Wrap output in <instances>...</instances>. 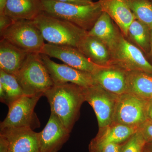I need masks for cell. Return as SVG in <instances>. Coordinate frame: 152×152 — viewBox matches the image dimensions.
I'll list each match as a JSON object with an SVG mask.
<instances>
[{"label": "cell", "instance_id": "obj_1", "mask_svg": "<svg viewBox=\"0 0 152 152\" xmlns=\"http://www.w3.org/2000/svg\"><path fill=\"white\" fill-rule=\"evenodd\" d=\"M83 88L71 83L59 84H54L44 94L50 104L51 113L70 132L85 101Z\"/></svg>", "mask_w": 152, "mask_h": 152}, {"label": "cell", "instance_id": "obj_2", "mask_svg": "<svg viewBox=\"0 0 152 152\" xmlns=\"http://www.w3.org/2000/svg\"><path fill=\"white\" fill-rule=\"evenodd\" d=\"M48 43L78 48L88 32L70 23L43 12L32 20Z\"/></svg>", "mask_w": 152, "mask_h": 152}, {"label": "cell", "instance_id": "obj_3", "mask_svg": "<svg viewBox=\"0 0 152 152\" xmlns=\"http://www.w3.org/2000/svg\"><path fill=\"white\" fill-rule=\"evenodd\" d=\"M44 12L70 22L89 31L102 12L99 1L88 5H76L54 0H42Z\"/></svg>", "mask_w": 152, "mask_h": 152}, {"label": "cell", "instance_id": "obj_4", "mask_svg": "<svg viewBox=\"0 0 152 152\" xmlns=\"http://www.w3.org/2000/svg\"><path fill=\"white\" fill-rule=\"evenodd\" d=\"M15 76L24 95L26 96H44L45 92L54 85L40 53H29Z\"/></svg>", "mask_w": 152, "mask_h": 152}, {"label": "cell", "instance_id": "obj_5", "mask_svg": "<svg viewBox=\"0 0 152 152\" xmlns=\"http://www.w3.org/2000/svg\"><path fill=\"white\" fill-rule=\"evenodd\" d=\"M43 96L23 95L10 104L7 117L0 124V131L23 128L34 130L39 127L40 123L34 109Z\"/></svg>", "mask_w": 152, "mask_h": 152}, {"label": "cell", "instance_id": "obj_6", "mask_svg": "<svg viewBox=\"0 0 152 152\" xmlns=\"http://www.w3.org/2000/svg\"><path fill=\"white\" fill-rule=\"evenodd\" d=\"M1 39H4L23 50L31 53H41L45 45L40 31L32 20H15L1 33Z\"/></svg>", "mask_w": 152, "mask_h": 152}, {"label": "cell", "instance_id": "obj_7", "mask_svg": "<svg viewBox=\"0 0 152 152\" xmlns=\"http://www.w3.org/2000/svg\"><path fill=\"white\" fill-rule=\"evenodd\" d=\"M148 100L127 93L119 95L117 101L113 124L139 128L148 120Z\"/></svg>", "mask_w": 152, "mask_h": 152}, {"label": "cell", "instance_id": "obj_8", "mask_svg": "<svg viewBox=\"0 0 152 152\" xmlns=\"http://www.w3.org/2000/svg\"><path fill=\"white\" fill-rule=\"evenodd\" d=\"M83 91L85 101L94 111L99 129H104L111 125L119 95L108 91L97 84L84 88Z\"/></svg>", "mask_w": 152, "mask_h": 152}, {"label": "cell", "instance_id": "obj_9", "mask_svg": "<svg viewBox=\"0 0 152 152\" xmlns=\"http://www.w3.org/2000/svg\"><path fill=\"white\" fill-rule=\"evenodd\" d=\"M112 65H116L127 72L138 71L152 75V65L142 51L120 34L114 50L111 53Z\"/></svg>", "mask_w": 152, "mask_h": 152}, {"label": "cell", "instance_id": "obj_10", "mask_svg": "<svg viewBox=\"0 0 152 152\" xmlns=\"http://www.w3.org/2000/svg\"><path fill=\"white\" fill-rule=\"evenodd\" d=\"M41 53L58 59L70 66L92 75L101 69L108 66L95 64L77 48L70 46L45 44Z\"/></svg>", "mask_w": 152, "mask_h": 152}, {"label": "cell", "instance_id": "obj_11", "mask_svg": "<svg viewBox=\"0 0 152 152\" xmlns=\"http://www.w3.org/2000/svg\"><path fill=\"white\" fill-rule=\"evenodd\" d=\"M40 55L54 84L71 83L86 88L96 84L92 74L66 64H57L47 55Z\"/></svg>", "mask_w": 152, "mask_h": 152}, {"label": "cell", "instance_id": "obj_12", "mask_svg": "<svg viewBox=\"0 0 152 152\" xmlns=\"http://www.w3.org/2000/svg\"><path fill=\"white\" fill-rule=\"evenodd\" d=\"M70 132L53 113L45 127L38 133L41 152H58L66 142Z\"/></svg>", "mask_w": 152, "mask_h": 152}, {"label": "cell", "instance_id": "obj_13", "mask_svg": "<svg viewBox=\"0 0 152 152\" xmlns=\"http://www.w3.org/2000/svg\"><path fill=\"white\" fill-rule=\"evenodd\" d=\"M139 129L120 124H112L104 129H100L98 134L90 142L89 152H99L109 144L123 143L138 132Z\"/></svg>", "mask_w": 152, "mask_h": 152}, {"label": "cell", "instance_id": "obj_14", "mask_svg": "<svg viewBox=\"0 0 152 152\" xmlns=\"http://www.w3.org/2000/svg\"><path fill=\"white\" fill-rule=\"evenodd\" d=\"M7 139L8 152H41L38 133L30 128H23L0 131Z\"/></svg>", "mask_w": 152, "mask_h": 152}, {"label": "cell", "instance_id": "obj_15", "mask_svg": "<svg viewBox=\"0 0 152 152\" xmlns=\"http://www.w3.org/2000/svg\"><path fill=\"white\" fill-rule=\"evenodd\" d=\"M93 75L96 83L118 95L127 93V71L117 66H108Z\"/></svg>", "mask_w": 152, "mask_h": 152}, {"label": "cell", "instance_id": "obj_16", "mask_svg": "<svg viewBox=\"0 0 152 152\" xmlns=\"http://www.w3.org/2000/svg\"><path fill=\"white\" fill-rule=\"evenodd\" d=\"M102 12L109 15L120 28L123 35L127 37L128 30L135 17L128 0H99Z\"/></svg>", "mask_w": 152, "mask_h": 152}, {"label": "cell", "instance_id": "obj_17", "mask_svg": "<svg viewBox=\"0 0 152 152\" xmlns=\"http://www.w3.org/2000/svg\"><path fill=\"white\" fill-rule=\"evenodd\" d=\"M28 54L7 40L1 39L0 70L15 75Z\"/></svg>", "mask_w": 152, "mask_h": 152}, {"label": "cell", "instance_id": "obj_18", "mask_svg": "<svg viewBox=\"0 0 152 152\" xmlns=\"http://www.w3.org/2000/svg\"><path fill=\"white\" fill-rule=\"evenodd\" d=\"M43 12L42 0H7L4 14L14 20H33Z\"/></svg>", "mask_w": 152, "mask_h": 152}, {"label": "cell", "instance_id": "obj_19", "mask_svg": "<svg viewBox=\"0 0 152 152\" xmlns=\"http://www.w3.org/2000/svg\"><path fill=\"white\" fill-rule=\"evenodd\" d=\"M120 33L114 26L108 15L102 12L94 26L88 32V35L97 38L107 47L110 53L114 50L118 40Z\"/></svg>", "mask_w": 152, "mask_h": 152}, {"label": "cell", "instance_id": "obj_20", "mask_svg": "<svg viewBox=\"0 0 152 152\" xmlns=\"http://www.w3.org/2000/svg\"><path fill=\"white\" fill-rule=\"evenodd\" d=\"M78 49L95 64L102 66H112L111 55L109 49L97 38L88 35Z\"/></svg>", "mask_w": 152, "mask_h": 152}, {"label": "cell", "instance_id": "obj_21", "mask_svg": "<svg viewBox=\"0 0 152 152\" xmlns=\"http://www.w3.org/2000/svg\"><path fill=\"white\" fill-rule=\"evenodd\" d=\"M127 93L149 100L152 99V75L142 72H127Z\"/></svg>", "mask_w": 152, "mask_h": 152}, {"label": "cell", "instance_id": "obj_22", "mask_svg": "<svg viewBox=\"0 0 152 152\" xmlns=\"http://www.w3.org/2000/svg\"><path fill=\"white\" fill-rule=\"evenodd\" d=\"M15 77L0 70V99L8 106L23 96Z\"/></svg>", "mask_w": 152, "mask_h": 152}, {"label": "cell", "instance_id": "obj_23", "mask_svg": "<svg viewBox=\"0 0 152 152\" xmlns=\"http://www.w3.org/2000/svg\"><path fill=\"white\" fill-rule=\"evenodd\" d=\"M150 30L145 25L136 18L132 22L128 30V36L145 52L150 49Z\"/></svg>", "mask_w": 152, "mask_h": 152}, {"label": "cell", "instance_id": "obj_24", "mask_svg": "<svg viewBox=\"0 0 152 152\" xmlns=\"http://www.w3.org/2000/svg\"><path fill=\"white\" fill-rule=\"evenodd\" d=\"M136 19L152 30V2L150 0H128Z\"/></svg>", "mask_w": 152, "mask_h": 152}, {"label": "cell", "instance_id": "obj_25", "mask_svg": "<svg viewBox=\"0 0 152 152\" xmlns=\"http://www.w3.org/2000/svg\"><path fill=\"white\" fill-rule=\"evenodd\" d=\"M147 143L138 130L126 141L120 144L119 152H143Z\"/></svg>", "mask_w": 152, "mask_h": 152}, {"label": "cell", "instance_id": "obj_26", "mask_svg": "<svg viewBox=\"0 0 152 152\" xmlns=\"http://www.w3.org/2000/svg\"><path fill=\"white\" fill-rule=\"evenodd\" d=\"M139 131L142 133L147 143L152 142V122L147 120L139 127Z\"/></svg>", "mask_w": 152, "mask_h": 152}, {"label": "cell", "instance_id": "obj_27", "mask_svg": "<svg viewBox=\"0 0 152 152\" xmlns=\"http://www.w3.org/2000/svg\"><path fill=\"white\" fill-rule=\"evenodd\" d=\"M14 21L10 17L5 14L0 15V33L10 26Z\"/></svg>", "mask_w": 152, "mask_h": 152}, {"label": "cell", "instance_id": "obj_28", "mask_svg": "<svg viewBox=\"0 0 152 152\" xmlns=\"http://www.w3.org/2000/svg\"><path fill=\"white\" fill-rule=\"evenodd\" d=\"M57 1L61 2L76 5H88L91 4L94 2L93 0H54Z\"/></svg>", "mask_w": 152, "mask_h": 152}, {"label": "cell", "instance_id": "obj_29", "mask_svg": "<svg viewBox=\"0 0 152 152\" xmlns=\"http://www.w3.org/2000/svg\"><path fill=\"white\" fill-rule=\"evenodd\" d=\"M120 144H110L104 147L99 152H119Z\"/></svg>", "mask_w": 152, "mask_h": 152}, {"label": "cell", "instance_id": "obj_30", "mask_svg": "<svg viewBox=\"0 0 152 152\" xmlns=\"http://www.w3.org/2000/svg\"><path fill=\"white\" fill-rule=\"evenodd\" d=\"M9 142L4 136L0 134V152H8Z\"/></svg>", "mask_w": 152, "mask_h": 152}, {"label": "cell", "instance_id": "obj_31", "mask_svg": "<svg viewBox=\"0 0 152 152\" xmlns=\"http://www.w3.org/2000/svg\"><path fill=\"white\" fill-rule=\"evenodd\" d=\"M147 116L148 120L152 122V99L148 100L147 107Z\"/></svg>", "mask_w": 152, "mask_h": 152}, {"label": "cell", "instance_id": "obj_32", "mask_svg": "<svg viewBox=\"0 0 152 152\" xmlns=\"http://www.w3.org/2000/svg\"><path fill=\"white\" fill-rule=\"evenodd\" d=\"M7 0H0V15L4 14Z\"/></svg>", "mask_w": 152, "mask_h": 152}, {"label": "cell", "instance_id": "obj_33", "mask_svg": "<svg viewBox=\"0 0 152 152\" xmlns=\"http://www.w3.org/2000/svg\"><path fill=\"white\" fill-rule=\"evenodd\" d=\"M150 54L152 56V30L150 34Z\"/></svg>", "mask_w": 152, "mask_h": 152}, {"label": "cell", "instance_id": "obj_34", "mask_svg": "<svg viewBox=\"0 0 152 152\" xmlns=\"http://www.w3.org/2000/svg\"><path fill=\"white\" fill-rule=\"evenodd\" d=\"M146 148L152 152V142L147 143L146 145Z\"/></svg>", "mask_w": 152, "mask_h": 152}, {"label": "cell", "instance_id": "obj_35", "mask_svg": "<svg viewBox=\"0 0 152 152\" xmlns=\"http://www.w3.org/2000/svg\"><path fill=\"white\" fill-rule=\"evenodd\" d=\"M143 152H152V151H150L147 148H145V150H144Z\"/></svg>", "mask_w": 152, "mask_h": 152}, {"label": "cell", "instance_id": "obj_36", "mask_svg": "<svg viewBox=\"0 0 152 152\" xmlns=\"http://www.w3.org/2000/svg\"><path fill=\"white\" fill-rule=\"evenodd\" d=\"M150 1H152V0H150Z\"/></svg>", "mask_w": 152, "mask_h": 152}]
</instances>
